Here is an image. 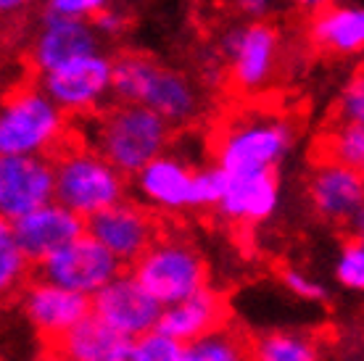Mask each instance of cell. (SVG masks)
Instances as JSON below:
<instances>
[{
  "instance_id": "1",
  "label": "cell",
  "mask_w": 364,
  "mask_h": 361,
  "mask_svg": "<svg viewBox=\"0 0 364 361\" xmlns=\"http://www.w3.org/2000/svg\"><path fill=\"white\" fill-rule=\"evenodd\" d=\"M46 156L55 166V200L85 219L124 200L127 174L85 143L74 126H66L61 140Z\"/></svg>"
},
{
  "instance_id": "2",
  "label": "cell",
  "mask_w": 364,
  "mask_h": 361,
  "mask_svg": "<svg viewBox=\"0 0 364 361\" xmlns=\"http://www.w3.org/2000/svg\"><path fill=\"white\" fill-rule=\"evenodd\" d=\"M95 122L92 148L117 169L135 177L146 163L161 156L172 137V124L146 103L119 100L90 114Z\"/></svg>"
},
{
  "instance_id": "3",
  "label": "cell",
  "mask_w": 364,
  "mask_h": 361,
  "mask_svg": "<svg viewBox=\"0 0 364 361\" xmlns=\"http://www.w3.org/2000/svg\"><path fill=\"white\" fill-rule=\"evenodd\" d=\"M293 143V124L274 111H243L211 135L214 163L228 174L274 169Z\"/></svg>"
},
{
  "instance_id": "4",
  "label": "cell",
  "mask_w": 364,
  "mask_h": 361,
  "mask_svg": "<svg viewBox=\"0 0 364 361\" xmlns=\"http://www.w3.org/2000/svg\"><path fill=\"white\" fill-rule=\"evenodd\" d=\"M114 95L129 103H146L172 126L198 117V90L185 74L166 69L146 53H119L114 58Z\"/></svg>"
},
{
  "instance_id": "5",
  "label": "cell",
  "mask_w": 364,
  "mask_h": 361,
  "mask_svg": "<svg viewBox=\"0 0 364 361\" xmlns=\"http://www.w3.org/2000/svg\"><path fill=\"white\" fill-rule=\"evenodd\" d=\"M66 114L35 82L16 85L6 95L0 117V153L46 156L66 132Z\"/></svg>"
},
{
  "instance_id": "6",
  "label": "cell",
  "mask_w": 364,
  "mask_h": 361,
  "mask_svg": "<svg viewBox=\"0 0 364 361\" xmlns=\"http://www.w3.org/2000/svg\"><path fill=\"white\" fill-rule=\"evenodd\" d=\"M129 269L164 306L180 303L209 288V266L203 256L182 237L161 235Z\"/></svg>"
},
{
  "instance_id": "7",
  "label": "cell",
  "mask_w": 364,
  "mask_h": 361,
  "mask_svg": "<svg viewBox=\"0 0 364 361\" xmlns=\"http://www.w3.org/2000/svg\"><path fill=\"white\" fill-rule=\"evenodd\" d=\"M122 271H124V264L90 232L64 245L61 251L48 256L46 262L35 264L37 277L85 293V296H95Z\"/></svg>"
},
{
  "instance_id": "8",
  "label": "cell",
  "mask_w": 364,
  "mask_h": 361,
  "mask_svg": "<svg viewBox=\"0 0 364 361\" xmlns=\"http://www.w3.org/2000/svg\"><path fill=\"white\" fill-rule=\"evenodd\" d=\"M43 90L66 117H90L114 90V61L92 53L43 74Z\"/></svg>"
},
{
  "instance_id": "9",
  "label": "cell",
  "mask_w": 364,
  "mask_h": 361,
  "mask_svg": "<svg viewBox=\"0 0 364 361\" xmlns=\"http://www.w3.org/2000/svg\"><path fill=\"white\" fill-rule=\"evenodd\" d=\"M92 314L122 338H143L154 333L164 314V303L137 280L132 269L117 274L114 280L92 296Z\"/></svg>"
},
{
  "instance_id": "10",
  "label": "cell",
  "mask_w": 364,
  "mask_h": 361,
  "mask_svg": "<svg viewBox=\"0 0 364 361\" xmlns=\"http://www.w3.org/2000/svg\"><path fill=\"white\" fill-rule=\"evenodd\" d=\"M87 232L98 237L124 266H132L161 237V219L148 206L119 200L87 219Z\"/></svg>"
},
{
  "instance_id": "11",
  "label": "cell",
  "mask_w": 364,
  "mask_h": 361,
  "mask_svg": "<svg viewBox=\"0 0 364 361\" xmlns=\"http://www.w3.org/2000/svg\"><path fill=\"white\" fill-rule=\"evenodd\" d=\"M222 48L230 58V85L237 92H251L264 87L272 77L280 55V35L264 18H256L248 27L230 29Z\"/></svg>"
},
{
  "instance_id": "12",
  "label": "cell",
  "mask_w": 364,
  "mask_h": 361,
  "mask_svg": "<svg viewBox=\"0 0 364 361\" xmlns=\"http://www.w3.org/2000/svg\"><path fill=\"white\" fill-rule=\"evenodd\" d=\"M55 200V166L43 153L3 156L0 161V214L6 222Z\"/></svg>"
},
{
  "instance_id": "13",
  "label": "cell",
  "mask_w": 364,
  "mask_h": 361,
  "mask_svg": "<svg viewBox=\"0 0 364 361\" xmlns=\"http://www.w3.org/2000/svg\"><path fill=\"white\" fill-rule=\"evenodd\" d=\"M18 303L27 322L43 338V343L55 340L58 335H64L87 314H92V296L48 282L37 274L18 293Z\"/></svg>"
},
{
  "instance_id": "14",
  "label": "cell",
  "mask_w": 364,
  "mask_h": 361,
  "mask_svg": "<svg viewBox=\"0 0 364 361\" xmlns=\"http://www.w3.org/2000/svg\"><path fill=\"white\" fill-rule=\"evenodd\" d=\"M6 222V219H3ZM11 232L21 245V251L27 253L32 264L46 262L48 256L61 251L64 245L77 240L80 235L87 232V219L82 214L72 211L69 206L50 200L46 206L29 211L24 217L9 222Z\"/></svg>"
},
{
  "instance_id": "15",
  "label": "cell",
  "mask_w": 364,
  "mask_h": 361,
  "mask_svg": "<svg viewBox=\"0 0 364 361\" xmlns=\"http://www.w3.org/2000/svg\"><path fill=\"white\" fill-rule=\"evenodd\" d=\"M311 211L328 225H348L364 206V177L359 166L338 161L311 163L306 182Z\"/></svg>"
},
{
  "instance_id": "16",
  "label": "cell",
  "mask_w": 364,
  "mask_h": 361,
  "mask_svg": "<svg viewBox=\"0 0 364 361\" xmlns=\"http://www.w3.org/2000/svg\"><path fill=\"white\" fill-rule=\"evenodd\" d=\"M95 24H87L85 18L77 16H58L46 14V21L37 32L35 43L29 48V66L35 74H48L85 55L98 53V37Z\"/></svg>"
},
{
  "instance_id": "17",
  "label": "cell",
  "mask_w": 364,
  "mask_h": 361,
  "mask_svg": "<svg viewBox=\"0 0 364 361\" xmlns=\"http://www.w3.org/2000/svg\"><path fill=\"white\" fill-rule=\"evenodd\" d=\"M280 185L274 169L228 174V190L219 203V214L235 225H259L274 214Z\"/></svg>"
},
{
  "instance_id": "18",
  "label": "cell",
  "mask_w": 364,
  "mask_h": 361,
  "mask_svg": "<svg viewBox=\"0 0 364 361\" xmlns=\"http://www.w3.org/2000/svg\"><path fill=\"white\" fill-rule=\"evenodd\" d=\"M228 322L230 308L225 296L211 288H203L191 298L164 306V314L159 319L156 330L172 335L174 340L188 345L198 338H206V335L228 327Z\"/></svg>"
},
{
  "instance_id": "19",
  "label": "cell",
  "mask_w": 364,
  "mask_h": 361,
  "mask_svg": "<svg viewBox=\"0 0 364 361\" xmlns=\"http://www.w3.org/2000/svg\"><path fill=\"white\" fill-rule=\"evenodd\" d=\"M306 43L319 55H354L364 50V9L325 6L309 14Z\"/></svg>"
},
{
  "instance_id": "20",
  "label": "cell",
  "mask_w": 364,
  "mask_h": 361,
  "mask_svg": "<svg viewBox=\"0 0 364 361\" xmlns=\"http://www.w3.org/2000/svg\"><path fill=\"white\" fill-rule=\"evenodd\" d=\"M193 177L196 169L174 156L161 153L135 174V188L151 206L182 211L193 208Z\"/></svg>"
},
{
  "instance_id": "21",
  "label": "cell",
  "mask_w": 364,
  "mask_h": 361,
  "mask_svg": "<svg viewBox=\"0 0 364 361\" xmlns=\"http://www.w3.org/2000/svg\"><path fill=\"white\" fill-rule=\"evenodd\" d=\"M122 340L100 316L87 314L72 330L46 343V353L55 361H106Z\"/></svg>"
},
{
  "instance_id": "22",
  "label": "cell",
  "mask_w": 364,
  "mask_h": 361,
  "mask_svg": "<svg viewBox=\"0 0 364 361\" xmlns=\"http://www.w3.org/2000/svg\"><path fill=\"white\" fill-rule=\"evenodd\" d=\"M338 161L359 166L364 161V124L328 122L311 148V163Z\"/></svg>"
},
{
  "instance_id": "23",
  "label": "cell",
  "mask_w": 364,
  "mask_h": 361,
  "mask_svg": "<svg viewBox=\"0 0 364 361\" xmlns=\"http://www.w3.org/2000/svg\"><path fill=\"white\" fill-rule=\"evenodd\" d=\"M254 361H322L314 338L306 333L277 330L251 338Z\"/></svg>"
},
{
  "instance_id": "24",
  "label": "cell",
  "mask_w": 364,
  "mask_h": 361,
  "mask_svg": "<svg viewBox=\"0 0 364 361\" xmlns=\"http://www.w3.org/2000/svg\"><path fill=\"white\" fill-rule=\"evenodd\" d=\"M182 361H254L251 338L230 327H222L217 333L185 345Z\"/></svg>"
},
{
  "instance_id": "25",
  "label": "cell",
  "mask_w": 364,
  "mask_h": 361,
  "mask_svg": "<svg viewBox=\"0 0 364 361\" xmlns=\"http://www.w3.org/2000/svg\"><path fill=\"white\" fill-rule=\"evenodd\" d=\"M29 259L27 253L21 251V245L16 243V237L11 232L9 222H3L0 227V288L3 293H21L35 274L29 271Z\"/></svg>"
},
{
  "instance_id": "26",
  "label": "cell",
  "mask_w": 364,
  "mask_h": 361,
  "mask_svg": "<svg viewBox=\"0 0 364 361\" xmlns=\"http://www.w3.org/2000/svg\"><path fill=\"white\" fill-rule=\"evenodd\" d=\"M228 190V172L222 166L196 169L193 177V208H219Z\"/></svg>"
},
{
  "instance_id": "27",
  "label": "cell",
  "mask_w": 364,
  "mask_h": 361,
  "mask_svg": "<svg viewBox=\"0 0 364 361\" xmlns=\"http://www.w3.org/2000/svg\"><path fill=\"white\" fill-rule=\"evenodd\" d=\"M330 122H348V124H364V63L356 66L354 77L348 82L338 103L330 111Z\"/></svg>"
},
{
  "instance_id": "28",
  "label": "cell",
  "mask_w": 364,
  "mask_h": 361,
  "mask_svg": "<svg viewBox=\"0 0 364 361\" xmlns=\"http://www.w3.org/2000/svg\"><path fill=\"white\" fill-rule=\"evenodd\" d=\"M336 277L338 282L348 290L364 293V243L362 240H346L336 262Z\"/></svg>"
},
{
  "instance_id": "29",
  "label": "cell",
  "mask_w": 364,
  "mask_h": 361,
  "mask_svg": "<svg viewBox=\"0 0 364 361\" xmlns=\"http://www.w3.org/2000/svg\"><path fill=\"white\" fill-rule=\"evenodd\" d=\"M137 340L143 345L148 361H182V353H185V343L174 340L172 335L161 333V330H154Z\"/></svg>"
},
{
  "instance_id": "30",
  "label": "cell",
  "mask_w": 364,
  "mask_h": 361,
  "mask_svg": "<svg viewBox=\"0 0 364 361\" xmlns=\"http://www.w3.org/2000/svg\"><path fill=\"white\" fill-rule=\"evenodd\" d=\"M282 285L291 290L296 298L301 301H311V303H317V301H325L328 298V290L322 288L317 280H311L309 274H304L299 269H282Z\"/></svg>"
},
{
  "instance_id": "31",
  "label": "cell",
  "mask_w": 364,
  "mask_h": 361,
  "mask_svg": "<svg viewBox=\"0 0 364 361\" xmlns=\"http://www.w3.org/2000/svg\"><path fill=\"white\" fill-rule=\"evenodd\" d=\"M109 6V0H46V9L58 16L92 18Z\"/></svg>"
},
{
  "instance_id": "32",
  "label": "cell",
  "mask_w": 364,
  "mask_h": 361,
  "mask_svg": "<svg viewBox=\"0 0 364 361\" xmlns=\"http://www.w3.org/2000/svg\"><path fill=\"white\" fill-rule=\"evenodd\" d=\"M90 21L95 24L98 32H103V35H109V37H117L122 29L127 27V18L122 16L119 11H111V9H103L100 14H95Z\"/></svg>"
},
{
  "instance_id": "33",
  "label": "cell",
  "mask_w": 364,
  "mask_h": 361,
  "mask_svg": "<svg viewBox=\"0 0 364 361\" xmlns=\"http://www.w3.org/2000/svg\"><path fill=\"white\" fill-rule=\"evenodd\" d=\"M106 361H148V356H146V351H143L140 340L122 338V340H119V345L109 353V359H106Z\"/></svg>"
},
{
  "instance_id": "34",
  "label": "cell",
  "mask_w": 364,
  "mask_h": 361,
  "mask_svg": "<svg viewBox=\"0 0 364 361\" xmlns=\"http://www.w3.org/2000/svg\"><path fill=\"white\" fill-rule=\"evenodd\" d=\"M274 3L277 0H228V6H232L240 16L248 18H264L274 9Z\"/></svg>"
},
{
  "instance_id": "35",
  "label": "cell",
  "mask_w": 364,
  "mask_h": 361,
  "mask_svg": "<svg viewBox=\"0 0 364 361\" xmlns=\"http://www.w3.org/2000/svg\"><path fill=\"white\" fill-rule=\"evenodd\" d=\"M291 3L299 11H304L306 16L314 14V11H319V9H325V6H333V0H291Z\"/></svg>"
},
{
  "instance_id": "36",
  "label": "cell",
  "mask_w": 364,
  "mask_h": 361,
  "mask_svg": "<svg viewBox=\"0 0 364 361\" xmlns=\"http://www.w3.org/2000/svg\"><path fill=\"white\" fill-rule=\"evenodd\" d=\"M348 230H351V237H356V240H362V243H364V206L356 211L354 217H351V222H348Z\"/></svg>"
},
{
  "instance_id": "37",
  "label": "cell",
  "mask_w": 364,
  "mask_h": 361,
  "mask_svg": "<svg viewBox=\"0 0 364 361\" xmlns=\"http://www.w3.org/2000/svg\"><path fill=\"white\" fill-rule=\"evenodd\" d=\"M29 3H32V0H0V9H3L6 16H11V14L16 16V14H21L24 9H29Z\"/></svg>"
},
{
  "instance_id": "38",
  "label": "cell",
  "mask_w": 364,
  "mask_h": 361,
  "mask_svg": "<svg viewBox=\"0 0 364 361\" xmlns=\"http://www.w3.org/2000/svg\"><path fill=\"white\" fill-rule=\"evenodd\" d=\"M359 172H362V177H364V161H362V163H359Z\"/></svg>"
},
{
  "instance_id": "39",
  "label": "cell",
  "mask_w": 364,
  "mask_h": 361,
  "mask_svg": "<svg viewBox=\"0 0 364 361\" xmlns=\"http://www.w3.org/2000/svg\"><path fill=\"white\" fill-rule=\"evenodd\" d=\"M50 361H55V359H50Z\"/></svg>"
}]
</instances>
